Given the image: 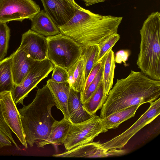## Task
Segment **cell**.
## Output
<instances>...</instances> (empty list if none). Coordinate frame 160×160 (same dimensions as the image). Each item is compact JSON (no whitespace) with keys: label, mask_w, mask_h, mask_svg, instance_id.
Segmentation results:
<instances>
[{"label":"cell","mask_w":160,"mask_h":160,"mask_svg":"<svg viewBox=\"0 0 160 160\" xmlns=\"http://www.w3.org/2000/svg\"><path fill=\"white\" fill-rule=\"evenodd\" d=\"M120 38V35L118 34H114L98 45L99 48V51L96 63L103 59L106 55L110 50L112 49Z\"/></svg>","instance_id":"d4e9b609"},{"label":"cell","mask_w":160,"mask_h":160,"mask_svg":"<svg viewBox=\"0 0 160 160\" xmlns=\"http://www.w3.org/2000/svg\"><path fill=\"white\" fill-rule=\"evenodd\" d=\"M160 80L132 70L126 78L117 79L109 91L101 110L104 118L112 113L136 105L151 103L159 98Z\"/></svg>","instance_id":"6da1fadb"},{"label":"cell","mask_w":160,"mask_h":160,"mask_svg":"<svg viewBox=\"0 0 160 160\" xmlns=\"http://www.w3.org/2000/svg\"><path fill=\"white\" fill-rule=\"evenodd\" d=\"M122 17L94 13L82 7L66 23L58 26L60 33L82 45H97L118 33Z\"/></svg>","instance_id":"7a4b0ae2"},{"label":"cell","mask_w":160,"mask_h":160,"mask_svg":"<svg viewBox=\"0 0 160 160\" xmlns=\"http://www.w3.org/2000/svg\"><path fill=\"white\" fill-rule=\"evenodd\" d=\"M11 142L9 137L0 129V148L12 146Z\"/></svg>","instance_id":"4dcf8cb0"},{"label":"cell","mask_w":160,"mask_h":160,"mask_svg":"<svg viewBox=\"0 0 160 160\" xmlns=\"http://www.w3.org/2000/svg\"><path fill=\"white\" fill-rule=\"evenodd\" d=\"M99 51L98 46L97 45L83 48L81 56L84 62L85 85L90 72L96 63Z\"/></svg>","instance_id":"cb8c5ba5"},{"label":"cell","mask_w":160,"mask_h":160,"mask_svg":"<svg viewBox=\"0 0 160 160\" xmlns=\"http://www.w3.org/2000/svg\"><path fill=\"white\" fill-rule=\"evenodd\" d=\"M141 42L137 64L143 74L160 80V13L152 12L140 30Z\"/></svg>","instance_id":"277c9868"},{"label":"cell","mask_w":160,"mask_h":160,"mask_svg":"<svg viewBox=\"0 0 160 160\" xmlns=\"http://www.w3.org/2000/svg\"><path fill=\"white\" fill-rule=\"evenodd\" d=\"M54 67L48 59L34 61L24 79L19 84L15 86L11 92L15 103L23 105L24 98L40 82L48 77Z\"/></svg>","instance_id":"52a82bcc"},{"label":"cell","mask_w":160,"mask_h":160,"mask_svg":"<svg viewBox=\"0 0 160 160\" xmlns=\"http://www.w3.org/2000/svg\"><path fill=\"white\" fill-rule=\"evenodd\" d=\"M69 122L77 123L86 121L93 116L89 114L83 108L80 100V92L70 88L68 101Z\"/></svg>","instance_id":"2e32d148"},{"label":"cell","mask_w":160,"mask_h":160,"mask_svg":"<svg viewBox=\"0 0 160 160\" xmlns=\"http://www.w3.org/2000/svg\"><path fill=\"white\" fill-rule=\"evenodd\" d=\"M70 122L63 118L59 121L56 120L53 122L48 139L42 143L38 148H44L48 144L59 145L63 144L68 132Z\"/></svg>","instance_id":"ac0fdd59"},{"label":"cell","mask_w":160,"mask_h":160,"mask_svg":"<svg viewBox=\"0 0 160 160\" xmlns=\"http://www.w3.org/2000/svg\"><path fill=\"white\" fill-rule=\"evenodd\" d=\"M148 109L131 126L120 134L102 143L107 150L121 149L139 131L153 121L160 114V98L150 103Z\"/></svg>","instance_id":"9c48e42d"},{"label":"cell","mask_w":160,"mask_h":160,"mask_svg":"<svg viewBox=\"0 0 160 160\" xmlns=\"http://www.w3.org/2000/svg\"><path fill=\"white\" fill-rule=\"evenodd\" d=\"M103 72L102 62V65L94 79L86 90L80 94V100L82 104L86 102L90 98L99 87L102 81Z\"/></svg>","instance_id":"4316f807"},{"label":"cell","mask_w":160,"mask_h":160,"mask_svg":"<svg viewBox=\"0 0 160 160\" xmlns=\"http://www.w3.org/2000/svg\"><path fill=\"white\" fill-rule=\"evenodd\" d=\"M12 55L0 61V93L12 92L15 85L11 70Z\"/></svg>","instance_id":"7402d4cb"},{"label":"cell","mask_w":160,"mask_h":160,"mask_svg":"<svg viewBox=\"0 0 160 160\" xmlns=\"http://www.w3.org/2000/svg\"><path fill=\"white\" fill-rule=\"evenodd\" d=\"M0 103L6 123L22 144L27 148L20 113L13 101L11 92L6 91L0 93Z\"/></svg>","instance_id":"30bf717a"},{"label":"cell","mask_w":160,"mask_h":160,"mask_svg":"<svg viewBox=\"0 0 160 160\" xmlns=\"http://www.w3.org/2000/svg\"><path fill=\"white\" fill-rule=\"evenodd\" d=\"M85 2V4L86 6H88L93 4L104 2L105 0H81Z\"/></svg>","instance_id":"d6a6232c"},{"label":"cell","mask_w":160,"mask_h":160,"mask_svg":"<svg viewBox=\"0 0 160 160\" xmlns=\"http://www.w3.org/2000/svg\"><path fill=\"white\" fill-rule=\"evenodd\" d=\"M11 55V70L15 86L24 79L34 60L21 50L17 49Z\"/></svg>","instance_id":"9a60e30c"},{"label":"cell","mask_w":160,"mask_h":160,"mask_svg":"<svg viewBox=\"0 0 160 160\" xmlns=\"http://www.w3.org/2000/svg\"><path fill=\"white\" fill-rule=\"evenodd\" d=\"M128 51L121 50L117 52L115 56V62L121 63L122 62H125L128 58Z\"/></svg>","instance_id":"1f68e13d"},{"label":"cell","mask_w":160,"mask_h":160,"mask_svg":"<svg viewBox=\"0 0 160 160\" xmlns=\"http://www.w3.org/2000/svg\"><path fill=\"white\" fill-rule=\"evenodd\" d=\"M46 37L29 29L22 35L21 44L18 49L24 52L34 61L48 59Z\"/></svg>","instance_id":"7c38bea8"},{"label":"cell","mask_w":160,"mask_h":160,"mask_svg":"<svg viewBox=\"0 0 160 160\" xmlns=\"http://www.w3.org/2000/svg\"><path fill=\"white\" fill-rule=\"evenodd\" d=\"M46 85L51 91L55 106L62 112L63 118L69 122L68 101L70 87L68 82H57L50 79Z\"/></svg>","instance_id":"5bb4252c"},{"label":"cell","mask_w":160,"mask_h":160,"mask_svg":"<svg viewBox=\"0 0 160 160\" xmlns=\"http://www.w3.org/2000/svg\"><path fill=\"white\" fill-rule=\"evenodd\" d=\"M141 105L138 104L132 106L112 113L102 119L103 123L108 130L116 128L123 122L134 117Z\"/></svg>","instance_id":"44dd1931"},{"label":"cell","mask_w":160,"mask_h":160,"mask_svg":"<svg viewBox=\"0 0 160 160\" xmlns=\"http://www.w3.org/2000/svg\"><path fill=\"white\" fill-rule=\"evenodd\" d=\"M48 57L54 66L68 70L81 57L82 45L61 33L46 37Z\"/></svg>","instance_id":"5b68a950"},{"label":"cell","mask_w":160,"mask_h":160,"mask_svg":"<svg viewBox=\"0 0 160 160\" xmlns=\"http://www.w3.org/2000/svg\"><path fill=\"white\" fill-rule=\"evenodd\" d=\"M103 66L102 83L104 93L108 94L112 87L115 68V55L111 49L102 60Z\"/></svg>","instance_id":"ffe728a7"},{"label":"cell","mask_w":160,"mask_h":160,"mask_svg":"<svg viewBox=\"0 0 160 160\" xmlns=\"http://www.w3.org/2000/svg\"><path fill=\"white\" fill-rule=\"evenodd\" d=\"M41 11L32 0H0V22L30 20Z\"/></svg>","instance_id":"ba28073f"},{"label":"cell","mask_w":160,"mask_h":160,"mask_svg":"<svg viewBox=\"0 0 160 160\" xmlns=\"http://www.w3.org/2000/svg\"><path fill=\"white\" fill-rule=\"evenodd\" d=\"M52 81L57 82H68V75L67 70L60 67L54 66L52 71Z\"/></svg>","instance_id":"83f0119b"},{"label":"cell","mask_w":160,"mask_h":160,"mask_svg":"<svg viewBox=\"0 0 160 160\" xmlns=\"http://www.w3.org/2000/svg\"><path fill=\"white\" fill-rule=\"evenodd\" d=\"M31 21V30L45 37L53 36L60 33L58 26L44 10H41Z\"/></svg>","instance_id":"e0dca14e"},{"label":"cell","mask_w":160,"mask_h":160,"mask_svg":"<svg viewBox=\"0 0 160 160\" xmlns=\"http://www.w3.org/2000/svg\"><path fill=\"white\" fill-rule=\"evenodd\" d=\"M10 37V30L6 23L0 22V61L6 55Z\"/></svg>","instance_id":"484cf974"},{"label":"cell","mask_w":160,"mask_h":160,"mask_svg":"<svg viewBox=\"0 0 160 160\" xmlns=\"http://www.w3.org/2000/svg\"><path fill=\"white\" fill-rule=\"evenodd\" d=\"M46 13L58 26L68 22L77 9L66 0H41Z\"/></svg>","instance_id":"4fadbf2b"},{"label":"cell","mask_w":160,"mask_h":160,"mask_svg":"<svg viewBox=\"0 0 160 160\" xmlns=\"http://www.w3.org/2000/svg\"><path fill=\"white\" fill-rule=\"evenodd\" d=\"M121 153V151L120 149L107 150L99 142H92L77 146L52 156L63 158H97L118 156Z\"/></svg>","instance_id":"8fae6325"},{"label":"cell","mask_w":160,"mask_h":160,"mask_svg":"<svg viewBox=\"0 0 160 160\" xmlns=\"http://www.w3.org/2000/svg\"><path fill=\"white\" fill-rule=\"evenodd\" d=\"M77 10L81 8L82 7L78 4L74 0H66Z\"/></svg>","instance_id":"836d02e7"},{"label":"cell","mask_w":160,"mask_h":160,"mask_svg":"<svg viewBox=\"0 0 160 160\" xmlns=\"http://www.w3.org/2000/svg\"><path fill=\"white\" fill-rule=\"evenodd\" d=\"M55 104L52 93L46 85L38 89L32 102L23 105L18 110L27 144L34 143L38 148L49 137L52 125L55 120L51 113Z\"/></svg>","instance_id":"3957f363"},{"label":"cell","mask_w":160,"mask_h":160,"mask_svg":"<svg viewBox=\"0 0 160 160\" xmlns=\"http://www.w3.org/2000/svg\"><path fill=\"white\" fill-rule=\"evenodd\" d=\"M102 64V60L95 64L87 79L83 90L82 92L80 93V94L86 90L91 82L94 79L100 69Z\"/></svg>","instance_id":"f546056e"},{"label":"cell","mask_w":160,"mask_h":160,"mask_svg":"<svg viewBox=\"0 0 160 160\" xmlns=\"http://www.w3.org/2000/svg\"><path fill=\"white\" fill-rule=\"evenodd\" d=\"M107 97L108 95L104 93L102 81L94 93L86 102L82 104L83 108L90 115H94L96 112L102 108Z\"/></svg>","instance_id":"603a6c76"},{"label":"cell","mask_w":160,"mask_h":160,"mask_svg":"<svg viewBox=\"0 0 160 160\" xmlns=\"http://www.w3.org/2000/svg\"><path fill=\"white\" fill-rule=\"evenodd\" d=\"M67 71L70 88L81 93L85 86L84 62L82 57L81 56Z\"/></svg>","instance_id":"d6986e66"},{"label":"cell","mask_w":160,"mask_h":160,"mask_svg":"<svg viewBox=\"0 0 160 160\" xmlns=\"http://www.w3.org/2000/svg\"><path fill=\"white\" fill-rule=\"evenodd\" d=\"M108 130L103 123L102 119L95 115L81 122L70 123L63 144L66 150H69L77 146L93 142L94 138L99 134Z\"/></svg>","instance_id":"8992f818"},{"label":"cell","mask_w":160,"mask_h":160,"mask_svg":"<svg viewBox=\"0 0 160 160\" xmlns=\"http://www.w3.org/2000/svg\"><path fill=\"white\" fill-rule=\"evenodd\" d=\"M0 129L4 132L10 138L15 146L17 150H20V148L16 143L12 136L11 130L9 128L4 119L0 103Z\"/></svg>","instance_id":"f1b7e54d"}]
</instances>
